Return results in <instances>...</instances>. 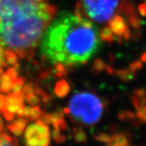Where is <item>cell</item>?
Segmentation results:
<instances>
[{
	"label": "cell",
	"mask_w": 146,
	"mask_h": 146,
	"mask_svg": "<svg viewBox=\"0 0 146 146\" xmlns=\"http://www.w3.org/2000/svg\"><path fill=\"white\" fill-rule=\"evenodd\" d=\"M7 128L9 129L11 132L14 135V136H17V137H19V136H22V134H23V132H24V130L23 129H21V128H19V127H17L15 125H13L11 123H8L7 124Z\"/></svg>",
	"instance_id": "4316f807"
},
{
	"label": "cell",
	"mask_w": 146,
	"mask_h": 146,
	"mask_svg": "<svg viewBox=\"0 0 146 146\" xmlns=\"http://www.w3.org/2000/svg\"><path fill=\"white\" fill-rule=\"evenodd\" d=\"M71 90L70 84L64 79L58 80L54 87V94L58 98H64L68 95Z\"/></svg>",
	"instance_id": "9c48e42d"
},
{
	"label": "cell",
	"mask_w": 146,
	"mask_h": 146,
	"mask_svg": "<svg viewBox=\"0 0 146 146\" xmlns=\"http://www.w3.org/2000/svg\"><path fill=\"white\" fill-rule=\"evenodd\" d=\"M34 84L33 83H28L26 84H24L23 88L21 92L25 95L29 94H33V91H34Z\"/></svg>",
	"instance_id": "f1b7e54d"
},
{
	"label": "cell",
	"mask_w": 146,
	"mask_h": 146,
	"mask_svg": "<svg viewBox=\"0 0 146 146\" xmlns=\"http://www.w3.org/2000/svg\"><path fill=\"white\" fill-rule=\"evenodd\" d=\"M106 146H131L129 144V138L125 133L115 132Z\"/></svg>",
	"instance_id": "ba28073f"
},
{
	"label": "cell",
	"mask_w": 146,
	"mask_h": 146,
	"mask_svg": "<svg viewBox=\"0 0 146 146\" xmlns=\"http://www.w3.org/2000/svg\"><path fill=\"white\" fill-rule=\"evenodd\" d=\"M140 60H141L142 63H146V50L141 55V57H140Z\"/></svg>",
	"instance_id": "d590c367"
},
{
	"label": "cell",
	"mask_w": 146,
	"mask_h": 146,
	"mask_svg": "<svg viewBox=\"0 0 146 146\" xmlns=\"http://www.w3.org/2000/svg\"><path fill=\"white\" fill-rule=\"evenodd\" d=\"M133 96H136L137 98H143L146 96V89H143V88H139V89H136L133 90L132 92Z\"/></svg>",
	"instance_id": "f546056e"
},
{
	"label": "cell",
	"mask_w": 146,
	"mask_h": 146,
	"mask_svg": "<svg viewBox=\"0 0 146 146\" xmlns=\"http://www.w3.org/2000/svg\"><path fill=\"white\" fill-rule=\"evenodd\" d=\"M1 113L3 114V117L5 118V119L7 120V121H11V120L14 119V117H15V115H14V114L10 113V112L5 110H3Z\"/></svg>",
	"instance_id": "1f68e13d"
},
{
	"label": "cell",
	"mask_w": 146,
	"mask_h": 146,
	"mask_svg": "<svg viewBox=\"0 0 146 146\" xmlns=\"http://www.w3.org/2000/svg\"><path fill=\"white\" fill-rule=\"evenodd\" d=\"M86 17L98 23L109 21L115 15L119 0H82Z\"/></svg>",
	"instance_id": "277c9868"
},
{
	"label": "cell",
	"mask_w": 146,
	"mask_h": 146,
	"mask_svg": "<svg viewBox=\"0 0 146 146\" xmlns=\"http://www.w3.org/2000/svg\"><path fill=\"white\" fill-rule=\"evenodd\" d=\"M0 137H1L0 146H13V142H12L13 139L8 134L0 132Z\"/></svg>",
	"instance_id": "cb8c5ba5"
},
{
	"label": "cell",
	"mask_w": 146,
	"mask_h": 146,
	"mask_svg": "<svg viewBox=\"0 0 146 146\" xmlns=\"http://www.w3.org/2000/svg\"><path fill=\"white\" fill-rule=\"evenodd\" d=\"M106 71L107 73L110 74V75H112V76H114V75H115V68H113L112 66H110V65H108V64H107L106 68Z\"/></svg>",
	"instance_id": "e575fe53"
},
{
	"label": "cell",
	"mask_w": 146,
	"mask_h": 146,
	"mask_svg": "<svg viewBox=\"0 0 146 146\" xmlns=\"http://www.w3.org/2000/svg\"><path fill=\"white\" fill-rule=\"evenodd\" d=\"M43 111L41 109V107L36 105V106H33V107H30V112H29V115L27 118V119L29 121H33V120H36L40 118V116L42 115Z\"/></svg>",
	"instance_id": "ac0fdd59"
},
{
	"label": "cell",
	"mask_w": 146,
	"mask_h": 146,
	"mask_svg": "<svg viewBox=\"0 0 146 146\" xmlns=\"http://www.w3.org/2000/svg\"><path fill=\"white\" fill-rule=\"evenodd\" d=\"M142 68H143V63L141 60H136V61L131 63L130 65H129V69H131L133 72L135 73L136 72L141 71Z\"/></svg>",
	"instance_id": "83f0119b"
},
{
	"label": "cell",
	"mask_w": 146,
	"mask_h": 146,
	"mask_svg": "<svg viewBox=\"0 0 146 146\" xmlns=\"http://www.w3.org/2000/svg\"><path fill=\"white\" fill-rule=\"evenodd\" d=\"M108 27L116 36L115 41H117L120 45L131 38V32L129 29V25L123 16L121 15H116L114 18L110 19L108 23Z\"/></svg>",
	"instance_id": "8992f818"
},
{
	"label": "cell",
	"mask_w": 146,
	"mask_h": 146,
	"mask_svg": "<svg viewBox=\"0 0 146 146\" xmlns=\"http://www.w3.org/2000/svg\"><path fill=\"white\" fill-rule=\"evenodd\" d=\"M99 37L102 42H107L109 44H112L113 42H115V34L108 26L102 29V30L99 33Z\"/></svg>",
	"instance_id": "4fadbf2b"
},
{
	"label": "cell",
	"mask_w": 146,
	"mask_h": 146,
	"mask_svg": "<svg viewBox=\"0 0 146 146\" xmlns=\"http://www.w3.org/2000/svg\"><path fill=\"white\" fill-rule=\"evenodd\" d=\"M3 130H4V126H3V123H0V132H1Z\"/></svg>",
	"instance_id": "8d00e7d4"
},
{
	"label": "cell",
	"mask_w": 146,
	"mask_h": 146,
	"mask_svg": "<svg viewBox=\"0 0 146 146\" xmlns=\"http://www.w3.org/2000/svg\"><path fill=\"white\" fill-rule=\"evenodd\" d=\"M52 137L58 145L63 144V143H65L66 141H67L66 136H64V135H63V134H61V133H60V131L54 129V128H53L52 131Z\"/></svg>",
	"instance_id": "603a6c76"
},
{
	"label": "cell",
	"mask_w": 146,
	"mask_h": 146,
	"mask_svg": "<svg viewBox=\"0 0 146 146\" xmlns=\"http://www.w3.org/2000/svg\"><path fill=\"white\" fill-rule=\"evenodd\" d=\"M127 22L128 25H130L135 30H141L142 24H145V22L142 21L141 18L139 17L137 13L127 16Z\"/></svg>",
	"instance_id": "9a60e30c"
},
{
	"label": "cell",
	"mask_w": 146,
	"mask_h": 146,
	"mask_svg": "<svg viewBox=\"0 0 146 146\" xmlns=\"http://www.w3.org/2000/svg\"><path fill=\"white\" fill-rule=\"evenodd\" d=\"M50 128L36 119V123H32L27 127L25 133V142L26 146H49L50 145Z\"/></svg>",
	"instance_id": "5b68a950"
},
{
	"label": "cell",
	"mask_w": 146,
	"mask_h": 146,
	"mask_svg": "<svg viewBox=\"0 0 146 146\" xmlns=\"http://www.w3.org/2000/svg\"><path fill=\"white\" fill-rule=\"evenodd\" d=\"M24 100H25V94L22 92L11 93L6 98L4 110L16 115V111L20 109V107L24 106Z\"/></svg>",
	"instance_id": "52a82bcc"
},
{
	"label": "cell",
	"mask_w": 146,
	"mask_h": 146,
	"mask_svg": "<svg viewBox=\"0 0 146 146\" xmlns=\"http://www.w3.org/2000/svg\"><path fill=\"white\" fill-rule=\"evenodd\" d=\"M37 1H40V2H42L43 0H37Z\"/></svg>",
	"instance_id": "ab89813d"
},
{
	"label": "cell",
	"mask_w": 146,
	"mask_h": 146,
	"mask_svg": "<svg viewBox=\"0 0 146 146\" xmlns=\"http://www.w3.org/2000/svg\"><path fill=\"white\" fill-rule=\"evenodd\" d=\"M115 75L123 82H130L136 77L135 72H133L129 68L115 70Z\"/></svg>",
	"instance_id": "8fae6325"
},
{
	"label": "cell",
	"mask_w": 146,
	"mask_h": 146,
	"mask_svg": "<svg viewBox=\"0 0 146 146\" xmlns=\"http://www.w3.org/2000/svg\"><path fill=\"white\" fill-rule=\"evenodd\" d=\"M0 123L3 124V119H2V117H1V116H0Z\"/></svg>",
	"instance_id": "74e56055"
},
{
	"label": "cell",
	"mask_w": 146,
	"mask_h": 146,
	"mask_svg": "<svg viewBox=\"0 0 146 146\" xmlns=\"http://www.w3.org/2000/svg\"><path fill=\"white\" fill-rule=\"evenodd\" d=\"M55 6L37 0H0V46L19 58H31L56 15Z\"/></svg>",
	"instance_id": "6da1fadb"
},
{
	"label": "cell",
	"mask_w": 146,
	"mask_h": 146,
	"mask_svg": "<svg viewBox=\"0 0 146 146\" xmlns=\"http://www.w3.org/2000/svg\"><path fill=\"white\" fill-rule=\"evenodd\" d=\"M15 79L12 78L9 74L4 72L0 77V93L8 94L11 90Z\"/></svg>",
	"instance_id": "30bf717a"
},
{
	"label": "cell",
	"mask_w": 146,
	"mask_h": 146,
	"mask_svg": "<svg viewBox=\"0 0 146 146\" xmlns=\"http://www.w3.org/2000/svg\"><path fill=\"white\" fill-rule=\"evenodd\" d=\"M106 102L90 92H77L68 103L69 118L73 123L94 126L102 119Z\"/></svg>",
	"instance_id": "3957f363"
},
{
	"label": "cell",
	"mask_w": 146,
	"mask_h": 146,
	"mask_svg": "<svg viewBox=\"0 0 146 146\" xmlns=\"http://www.w3.org/2000/svg\"><path fill=\"white\" fill-rule=\"evenodd\" d=\"M14 146H18V145H14Z\"/></svg>",
	"instance_id": "60d3db41"
},
{
	"label": "cell",
	"mask_w": 146,
	"mask_h": 146,
	"mask_svg": "<svg viewBox=\"0 0 146 146\" xmlns=\"http://www.w3.org/2000/svg\"><path fill=\"white\" fill-rule=\"evenodd\" d=\"M137 10H138V12H139V14L141 16L146 17V4L145 3H141L140 5L138 6Z\"/></svg>",
	"instance_id": "4dcf8cb0"
},
{
	"label": "cell",
	"mask_w": 146,
	"mask_h": 146,
	"mask_svg": "<svg viewBox=\"0 0 146 146\" xmlns=\"http://www.w3.org/2000/svg\"><path fill=\"white\" fill-rule=\"evenodd\" d=\"M28 122H29V120L27 119L26 118L19 117V119H17L15 120V121L11 122V123H12L13 125L16 126V127H17L25 130V127H26Z\"/></svg>",
	"instance_id": "484cf974"
},
{
	"label": "cell",
	"mask_w": 146,
	"mask_h": 146,
	"mask_svg": "<svg viewBox=\"0 0 146 146\" xmlns=\"http://www.w3.org/2000/svg\"><path fill=\"white\" fill-rule=\"evenodd\" d=\"M94 138L96 141L102 142V143H107L110 141L112 135L108 134V133H106V132H98L97 134H94L93 135Z\"/></svg>",
	"instance_id": "7402d4cb"
},
{
	"label": "cell",
	"mask_w": 146,
	"mask_h": 146,
	"mask_svg": "<svg viewBox=\"0 0 146 146\" xmlns=\"http://www.w3.org/2000/svg\"><path fill=\"white\" fill-rule=\"evenodd\" d=\"M5 102H6V97H4L3 94H0V112H2L4 107H5Z\"/></svg>",
	"instance_id": "d6a6232c"
},
{
	"label": "cell",
	"mask_w": 146,
	"mask_h": 146,
	"mask_svg": "<svg viewBox=\"0 0 146 146\" xmlns=\"http://www.w3.org/2000/svg\"><path fill=\"white\" fill-rule=\"evenodd\" d=\"M73 139L76 143L78 144H84L88 141V136L85 131L80 127H74L72 129Z\"/></svg>",
	"instance_id": "7c38bea8"
},
{
	"label": "cell",
	"mask_w": 146,
	"mask_h": 146,
	"mask_svg": "<svg viewBox=\"0 0 146 146\" xmlns=\"http://www.w3.org/2000/svg\"><path fill=\"white\" fill-rule=\"evenodd\" d=\"M106 66H107V64L105 63L103 60H102L100 58H96L94 60L93 66H92V72L95 74L102 72L106 71Z\"/></svg>",
	"instance_id": "e0dca14e"
},
{
	"label": "cell",
	"mask_w": 146,
	"mask_h": 146,
	"mask_svg": "<svg viewBox=\"0 0 146 146\" xmlns=\"http://www.w3.org/2000/svg\"><path fill=\"white\" fill-rule=\"evenodd\" d=\"M136 118L141 123H146V105H142L136 108Z\"/></svg>",
	"instance_id": "d6986e66"
},
{
	"label": "cell",
	"mask_w": 146,
	"mask_h": 146,
	"mask_svg": "<svg viewBox=\"0 0 146 146\" xmlns=\"http://www.w3.org/2000/svg\"><path fill=\"white\" fill-rule=\"evenodd\" d=\"M144 3H145L146 4V0H144Z\"/></svg>",
	"instance_id": "f35d334b"
},
{
	"label": "cell",
	"mask_w": 146,
	"mask_h": 146,
	"mask_svg": "<svg viewBox=\"0 0 146 146\" xmlns=\"http://www.w3.org/2000/svg\"><path fill=\"white\" fill-rule=\"evenodd\" d=\"M0 66H1L2 68L7 66L6 63H4V60H3V48L1 47V46H0Z\"/></svg>",
	"instance_id": "836d02e7"
},
{
	"label": "cell",
	"mask_w": 146,
	"mask_h": 146,
	"mask_svg": "<svg viewBox=\"0 0 146 146\" xmlns=\"http://www.w3.org/2000/svg\"><path fill=\"white\" fill-rule=\"evenodd\" d=\"M18 59L19 57L16 52L9 50H3V60L6 65L14 66L18 63Z\"/></svg>",
	"instance_id": "5bb4252c"
},
{
	"label": "cell",
	"mask_w": 146,
	"mask_h": 146,
	"mask_svg": "<svg viewBox=\"0 0 146 146\" xmlns=\"http://www.w3.org/2000/svg\"><path fill=\"white\" fill-rule=\"evenodd\" d=\"M25 99L28 104L31 105V106H36L41 102L38 96L34 94H29L25 95Z\"/></svg>",
	"instance_id": "d4e9b609"
},
{
	"label": "cell",
	"mask_w": 146,
	"mask_h": 146,
	"mask_svg": "<svg viewBox=\"0 0 146 146\" xmlns=\"http://www.w3.org/2000/svg\"><path fill=\"white\" fill-rule=\"evenodd\" d=\"M25 80L23 77H17L15 79V81L13 84V86L11 88V92L12 93H20L22 90V88L25 84Z\"/></svg>",
	"instance_id": "44dd1931"
},
{
	"label": "cell",
	"mask_w": 146,
	"mask_h": 146,
	"mask_svg": "<svg viewBox=\"0 0 146 146\" xmlns=\"http://www.w3.org/2000/svg\"><path fill=\"white\" fill-rule=\"evenodd\" d=\"M98 29L88 18L80 19L70 12H61L49 25L42 37L41 52L52 63L67 68L89 62L100 46Z\"/></svg>",
	"instance_id": "7a4b0ae2"
},
{
	"label": "cell",
	"mask_w": 146,
	"mask_h": 146,
	"mask_svg": "<svg viewBox=\"0 0 146 146\" xmlns=\"http://www.w3.org/2000/svg\"><path fill=\"white\" fill-rule=\"evenodd\" d=\"M118 118L122 121H132L136 118V115L130 110H120L118 113Z\"/></svg>",
	"instance_id": "ffe728a7"
},
{
	"label": "cell",
	"mask_w": 146,
	"mask_h": 146,
	"mask_svg": "<svg viewBox=\"0 0 146 146\" xmlns=\"http://www.w3.org/2000/svg\"><path fill=\"white\" fill-rule=\"evenodd\" d=\"M51 72L58 78H63L64 76H67L68 75V68H67L63 63H55L54 68L51 71Z\"/></svg>",
	"instance_id": "2e32d148"
}]
</instances>
